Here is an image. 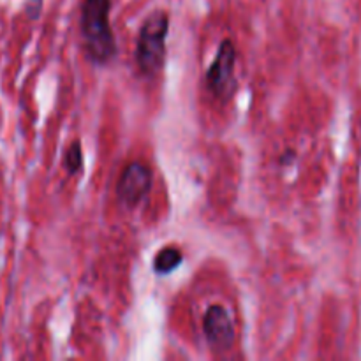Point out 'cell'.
I'll use <instances>...</instances> for the list:
<instances>
[{
	"label": "cell",
	"mask_w": 361,
	"mask_h": 361,
	"mask_svg": "<svg viewBox=\"0 0 361 361\" xmlns=\"http://www.w3.org/2000/svg\"><path fill=\"white\" fill-rule=\"evenodd\" d=\"M182 250L176 249V247H164V249L159 250L157 256H155L154 268L159 275H168L171 274V271H175L176 268L182 264Z\"/></svg>",
	"instance_id": "cell-6"
},
{
	"label": "cell",
	"mask_w": 361,
	"mask_h": 361,
	"mask_svg": "<svg viewBox=\"0 0 361 361\" xmlns=\"http://www.w3.org/2000/svg\"><path fill=\"white\" fill-rule=\"evenodd\" d=\"M169 30V14L157 9L143 21L136 42V66L145 76H155L166 60V37Z\"/></svg>",
	"instance_id": "cell-2"
},
{
	"label": "cell",
	"mask_w": 361,
	"mask_h": 361,
	"mask_svg": "<svg viewBox=\"0 0 361 361\" xmlns=\"http://www.w3.org/2000/svg\"><path fill=\"white\" fill-rule=\"evenodd\" d=\"M81 166H83V152H81L80 141H74V143L69 145L66 155H63V168L69 175H76Z\"/></svg>",
	"instance_id": "cell-7"
},
{
	"label": "cell",
	"mask_w": 361,
	"mask_h": 361,
	"mask_svg": "<svg viewBox=\"0 0 361 361\" xmlns=\"http://www.w3.org/2000/svg\"><path fill=\"white\" fill-rule=\"evenodd\" d=\"M42 4H44V0H25V14H27L28 20L35 21L41 16Z\"/></svg>",
	"instance_id": "cell-8"
},
{
	"label": "cell",
	"mask_w": 361,
	"mask_h": 361,
	"mask_svg": "<svg viewBox=\"0 0 361 361\" xmlns=\"http://www.w3.org/2000/svg\"><path fill=\"white\" fill-rule=\"evenodd\" d=\"M111 0H83L81 34L85 51L95 63H108L115 55V37L109 25Z\"/></svg>",
	"instance_id": "cell-1"
},
{
	"label": "cell",
	"mask_w": 361,
	"mask_h": 361,
	"mask_svg": "<svg viewBox=\"0 0 361 361\" xmlns=\"http://www.w3.org/2000/svg\"><path fill=\"white\" fill-rule=\"evenodd\" d=\"M152 189V171L143 162H130L120 175L116 183L118 200L127 207L140 203Z\"/></svg>",
	"instance_id": "cell-4"
},
{
	"label": "cell",
	"mask_w": 361,
	"mask_h": 361,
	"mask_svg": "<svg viewBox=\"0 0 361 361\" xmlns=\"http://www.w3.org/2000/svg\"><path fill=\"white\" fill-rule=\"evenodd\" d=\"M236 49L231 41H222L215 60L207 73V87L221 101H228L236 90Z\"/></svg>",
	"instance_id": "cell-3"
},
{
	"label": "cell",
	"mask_w": 361,
	"mask_h": 361,
	"mask_svg": "<svg viewBox=\"0 0 361 361\" xmlns=\"http://www.w3.org/2000/svg\"><path fill=\"white\" fill-rule=\"evenodd\" d=\"M203 331L208 344L215 351H226L235 342V326L228 310L221 305H212L203 319Z\"/></svg>",
	"instance_id": "cell-5"
}]
</instances>
